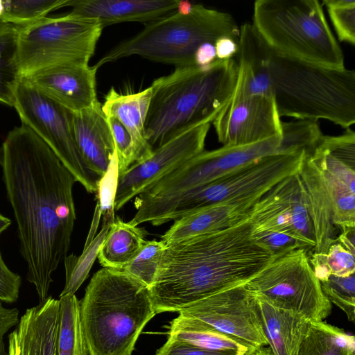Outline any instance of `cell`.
Masks as SVG:
<instances>
[{"label":"cell","instance_id":"6da1fadb","mask_svg":"<svg viewBox=\"0 0 355 355\" xmlns=\"http://www.w3.org/2000/svg\"><path fill=\"white\" fill-rule=\"evenodd\" d=\"M7 198L17 223L27 280L42 303L50 296L52 275L67 256L76 214V180L28 126L7 135L0 148Z\"/></svg>","mask_w":355,"mask_h":355},{"label":"cell","instance_id":"7a4b0ae2","mask_svg":"<svg viewBox=\"0 0 355 355\" xmlns=\"http://www.w3.org/2000/svg\"><path fill=\"white\" fill-rule=\"evenodd\" d=\"M252 237L249 218L224 230L166 244L149 290L156 313L179 312L245 284L272 259Z\"/></svg>","mask_w":355,"mask_h":355},{"label":"cell","instance_id":"3957f363","mask_svg":"<svg viewBox=\"0 0 355 355\" xmlns=\"http://www.w3.org/2000/svg\"><path fill=\"white\" fill-rule=\"evenodd\" d=\"M236 78L237 62L231 58L175 67L155 79L145 121L153 149L190 128L212 123L230 102Z\"/></svg>","mask_w":355,"mask_h":355},{"label":"cell","instance_id":"277c9868","mask_svg":"<svg viewBox=\"0 0 355 355\" xmlns=\"http://www.w3.org/2000/svg\"><path fill=\"white\" fill-rule=\"evenodd\" d=\"M149 290L122 270L94 274L79 301L80 328L89 355H132L156 315Z\"/></svg>","mask_w":355,"mask_h":355},{"label":"cell","instance_id":"5b68a950","mask_svg":"<svg viewBox=\"0 0 355 355\" xmlns=\"http://www.w3.org/2000/svg\"><path fill=\"white\" fill-rule=\"evenodd\" d=\"M268 66L280 117L325 119L345 129L354 124V70L309 62L270 48Z\"/></svg>","mask_w":355,"mask_h":355},{"label":"cell","instance_id":"8992f818","mask_svg":"<svg viewBox=\"0 0 355 355\" xmlns=\"http://www.w3.org/2000/svg\"><path fill=\"white\" fill-rule=\"evenodd\" d=\"M239 32L230 14L182 1L178 10L146 24L138 33L112 48L94 66L98 69L132 55L176 67L193 65L202 44H214L225 36L238 41Z\"/></svg>","mask_w":355,"mask_h":355},{"label":"cell","instance_id":"52a82bcc","mask_svg":"<svg viewBox=\"0 0 355 355\" xmlns=\"http://www.w3.org/2000/svg\"><path fill=\"white\" fill-rule=\"evenodd\" d=\"M311 133L300 120L282 122V135L257 143L203 150L157 182L135 200L137 209L150 213L184 193L261 157L304 151Z\"/></svg>","mask_w":355,"mask_h":355},{"label":"cell","instance_id":"ba28073f","mask_svg":"<svg viewBox=\"0 0 355 355\" xmlns=\"http://www.w3.org/2000/svg\"><path fill=\"white\" fill-rule=\"evenodd\" d=\"M253 26L273 51L309 62L345 67L343 51L318 0H258Z\"/></svg>","mask_w":355,"mask_h":355},{"label":"cell","instance_id":"9c48e42d","mask_svg":"<svg viewBox=\"0 0 355 355\" xmlns=\"http://www.w3.org/2000/svg\"><path fill=\"white\" fill-rule=\"evenodd\" d=\"M305 154L278 153L254 160L184 193L147 214L141 224L159 226L211 205L260 198L282 180L297 173Z\"/></svg>","mask_w":355,"mask_h":355},{"label":"cell","instance_id":"30bf717a","mask_svg":"<svg viewBox=\"0 0 355 355\" xmlns=\"http://www.w3.org/2000/svg\"><path fill=\"white\" fill-rule=\"evenodd\" d=\"M103 30L98 20L71 13L20 26L18 60L22 78L58 65L89 64Z\"/></svg>","mask_w":355,"mask_h":355},{"label":"cell","instance_id":"8fae6325","mask_svg":"<svg viewBox=\"0 0 355 355\" xmlns=\"http://www.w3.org/2000/svg\"><path fill=\"white\" fill-rule=\"evenodd\" d=\"M245 285L270 304L297 313L312 322L323 321L331 311L304 249L273 258Z\"/></svg>","mask_w":355,"mask_h":355},{"label":"cell","instance_id":"7c38bea8","mask_svg":"<svg viewBox=\"0 0 355 355\" xmlns=\"http://www.w3.org/2000/svg\"><path fill=\"white\" fill-rule=\"evenodd\" d=\"M13 107L21 123L40 137L85 189L97 193L101 178L84 162L72 130V112L21 79Z\"/></svg>","mask_w":355,"mask_h":355},{"label":"cell","instance_id":"4fadbf2b","mask_svg":"<svg viewBox=\"0 0 355 355\" xmlns=\"http://www.w3.org/2000/svg\"><path fill=\"white\" fill-rule=\"evenodd\" d=\"M178 313L203 322L252 351L268 346L257 297L245 284L208 296Z\"/></svg>","mask_w":355,"mask_h":355},{"label":"cell","instance_id":"5bb4252c","mask_svg":"<svg viewBox=\"0 0 355 355\" xmlns=\"http://www.w3.org/2000/svg\"><path fill=\"white\" fill-rule=\"evenodd\" d=\"M211 123L190 128L155 148L150 157L117 175L113 208L121 209L135 197L204 150Z\"/></svg>","mask_w":355,"mask_h":355},{"label":"cell","instance_id":"9a60e30c","mask_svg":"<svg viewBox=\"0 0 355 355\" xmlns=\"http://www.w3.org/2000/svg\"><path fill=\"white\" fill-rule=\"evenodd\" d=\"M212 123L223 146L248 145L282 135L274 98L266 96L230 102Z\"/></svg>","mask_w":355,"mask_h":355},{"label":"cell","instance_id":"2e32d148","mask_svg":"<svg viewBox=\"0 0 355 355\" xmlns=\"http://www.w3.org/2000/svg\"><path fill=\"white\" fill-rule=\"evenodd\" d=\"M98 69L89 64H68L43 69L22 78L71 112L94 105Z\"/></svg>","mask_w":355,"mask_h":355},{"label":"cell","instance_id":"e0dca14e","mask_svg":"<svg viewBox=\"0 0 355 355\" xmlns=\"http://www.w3.org/2000/svg\"><path fill=\"white\" fill-rule=\"evenodd\" d=\"M236 55L237 78L230 102L262 95L273 97L269 72V48L252 24L240 26Z\"/></svg>","mask_w":355,"mask_h":355},{"label":"cell","instance_id":"ac0fdd59","mask_svg":"<svg viewBox=\"0 0 355 355\" xmlns=\"http://www.w3.org/2000/svg\"><path fill=\"white\" fill-rule=\"evenodd\" d=\"M72 130L78 150L88 168L101 179L116 155L112 135L102 104L72 112Z\"/></svg>","mask_w":355,"mask_h":355},{"label":"cell","instance_id":"d6986e66","mask_svg":"<svg viewBox=\"0 0 355 355\" xmlns=\"http://www.w3.org/2000/svg\"><path fill=\"white\" fill-rule=\"evenodd\" d=\"M179 0H69L70 13L93 18L104 28L123 22L150 23L173 13Z\"/></svg>","mask_w":355,"mask_h":355},{"label":"cell","instance_id":"ffe728a7","mask_svg":"<svg viewBox=\"0 0 355 355\" xmlns=\"http://www.w3.org/2000/svg\"><path fill=\"white\" fill-rule=\"evenodd\" d=\"M311 158L319 168L340 234L355 231V169L315 146Z\"/></svg>","mask_w":355,"mask_h":355},{"label":"cell","instance_id":"44dd1931","mask_svg":"<svg viewBox=\"0 0 355 355\" xmlns=\"http://www.w3.org/2000/svg\"><path fill=\"white\" fill-rule=\"evenodd\" d=\"M59 318V300L51 296L27 309L12 331L19 355H57Z\"/></svg>","mask_w":355,"mask_h":355},{"label":"cell","instance_id":"7402d4cb","mask_svg":"<svg viewBox=\"0 0 355 355\" xmlns=\"http://www.w3.org/2000/svg\"><path fill=\"white\" fill-rule=\"evenodd\" d=\"M260 198L220 203L196 211L174 220L161 240L167 244L233 227L249 218L253 205Z\"/></svg>","mask_w":355,"mask_h":355},{"label":"cell","instance_id":"603a6c76","mask_svg":"<svg viewBox=\"0 0 355 355\" xmlns=\"http://www.w3.org/2000/svg\"><path fill=\"white\" fill-rule=\"evenodd\" d=\"M298 174L305 190L314 231L315 245L311 254H327L336 241L338 230L334 224L331 201L321 173L309 154L304 155Z\"/></svg>","mask_w":355,"mask_h":355},{"label":"cell","instance_id":"cb8c5ba5","mask_svg":"<svg viewBox=\"0 0 355 355\" xmlns=\"http://www.w3.org/2000/svg\"><path fill=\"white\" fill-rule=\"evenodd\" d=\"M150 98V87L137 93L128 94H119L112 88L102 104L106 116L119 120L130 135L136 150L137 162L148 158L153 151L145 132V121Z\"/></svg>","mask_w":355,"mask_h":355},{"label":"cell","instance_id":"d4e9b609","mask_svg":"<svg viewBox=\"0 0 355 355\" xmlns=\"http://www.w3.org/2000/svg\"><path fill=\"white\" fill-rule=\"evenodd\" d=\"M257 297L259 313L272 355H297L310 321Z\"/></svg>","mask_w":355,"mask_h":355},{"label":"cell","instance_id":"484cf974","mask_svg":"<svg viewBox=\"0 0 355 355\" xmlns=\"http://www.w3.org/2000/svg\"><path fill=\"white\" fill-rule=\"evenodd\" d=\"M146 232L114 218L98 254L103 268L122 270L138 254L146 242Z\"/></svg>","mask_w":355,"mask_h":355},{"label":"cell","instance_id":"4316f807","mask_svg":"<svg viewBox=\"0 0 355 355\" xmlns=\"http://www.w3.org/2000/svg\"><path fill=\"white\" fill-rule=\"evenodd\" d=\"M168 335V338L211 351L239 354L253 352L203 322L180 314L171 322Z\"/></svg>","mask_w":355,"mask_h":355},{"label":"cell","instance_id":"83f0119b","mask_svg":"<svg viewBox=\"0 0 355 355\" xmlns=\"http://www.w3.org/2000/svg\"><path fill=\"white\" fill-rule=\"evenodd\" d=\"M297 355H355V338L323 321L310 322Z\"/></svg>","mask_w":355,"mask_h":355},{"label":"cell","instance_id":"f1b7e54d","mask_svg":"<svg viewBox=\"0 0 355 355\" xmlns=\"http://www.w3.org/2000/svg\"><path fill=\"white\" fill-rule=\"evenodd\" d=\"M19 27L0 23V102L12 107L22 79L18 60Z\"/></svg>","mask_w":355,"mask_h":355},{"label":"cell","instance_id":"f546056e","mask_svg":"<svg viewBox=\"0 0 355 355\" xmlns=\"http://www.w3.org/2000/svg\"><path fill=\"white\" fill-rule=\"evenodd\" d=\"M103 224L99 233L90 241H86L80 256H67L64 259L65 284L60 297L75 295L87 279L94 262L98 257L101 246L107 234L110 224L114 220V214H104Z\"/></svg>","mask_w":355,"mask_h":355},{"label":"cell","instance_id":"4dcf8cb0","mask_svg":"<svg viewBox=\"0 0 355 355\" xmlns=\"http://www.w3.org/2000/svg\"><path fill=\"white\" fill-rule=\"evenodd\" d=\"M57 355H78L83 336L79 318V301L75 295L60 297Z\"/></svg>","mask_w":355,"mask_h":355},{"label":"cell","instance_id":"1f68e13d","mask_svg":"<svg viewBox=\"0 0 355 355\" xmlns=\"http://www.w3.org/2000/svg\"><path fill=\"white\" fill-rule=\"evenodd\" d=\"M69 0H3L1 23L23 26L40 19L53 10L67 6Z\"/></svg>","mask_w":355,"mask_h":355},{"label":"cell","instance_id":"d6a6232c","mask_svg":"<svg viewBox=\"0 0 355 355\" xmlns=\"http://www.w3.org/2000/svg\"><path fill=\"white\" fill-rule=\"evenodd\" d=\"M166 243L161 241H146L138 254L123 269L148 288L153 285Z\"/></svg>","mask_w":355,"mask_h":355},{"label":"cell","instance_id":"836d02e7","mask_svg":"<svg viewBox=\"0 0 355 355\" xmlns=\"http://www.w3.org/2000/svg\"><path fill=\"white\" fill-rule=\"evenodd\" d=\"M322 291L331 303L346 314L348 320L355 319V273L347 277L331 275L320 282Z\"/></svg>","mask_w":355,"mask_h":355},{"label":"cell","instance_id":"e575fe53","mask_svg":"<svg viewBox=\"0 0 355 355\" xmlns=\"http://www.w3.org/2000/svg\"><path fill=\"white\" fill-rule=\"evenodd\" d=\"M338 40L352 45L355 44V1L324 0Z\"/></svg>","mask_w":355,"mask_h":355},{"label":"cell","instance_id":"d590c367","mask_svg":"<svg viewBox=\"0 0 355 355\" xmlns=\"http://www.w3.org/2000/svg\"><path fill=\"white\" fill-rule=\"evenodd\" d=\"M316 146L355 169V132L350 128L340 135H322Z\"/></svg>","mask_w":355,"mask_h":355},{"label":"cell","instance_id":"8d00e7d4","mask_svg":"<svg viewBox=\"0 0 355 355\" xmlns=\"http://www.w3.org/2000/svg\"><path fill=\"white\" fill-rule=\"evenodd\" d=\"M312 254L324 264L329 275L347 277L355 273V252L337 240L329 246L327 254Z\"/></svg>","mask_w":355,"mask_h":355},{"label":"cell","instance_id":"74e56055","mask_svg":"<svg viewBox=\"0 0 355 355\" xmlns=\"http://www.w3.org/2000/svg\"><path fill=\"white\" fill-rule=\"evenodd\" d=\"M106 117L114 139L119 174L137 162L136 150L130 135L121 123L114 117Z\"/></svg>","mask_w":355,"mask_h":355},{"label":"cell","instance_id":"f35d334b","mask_svg":"<svg viewBox=\"0 0 355 355\" xmlns=\"http://www.w3.org/2000/svg\"><path fill=\"white\" fill-rule=\"evenodd\" d=\"M252 237L264 246L274 258L298 249L307 250L301 242L282 232L252 230Z\"/></svg>","mask_w":355,"mask_h":355},{"label":"cell","instance_id":"ab89813d","mask_svg":"<svg viewBox=\"0 0 355 355\" xmlns=\"http://www.w3.org/2000/svg\"><path fill=\"white\" fill-rule=\"evenodd\" d=\"M21 286V277L8 268L0 252V302H17Z\"/></svg>","mask_w":355,"mask_h":355},{"label":"cell","instance_id":"60d3db41","mask_svg":"<svg viewBox=\"0 0 355 355\" xmlns=\"http://www.w3.org/2000/svg\"><path fill=\"white\" fill-rule=\"evenodd\" d=\"M247 354V353H246ZM229 352L211 351L194 347L170 338L155 355H245Z\"/></svg>","mask_w":355,"mask_h":355},{"label":"cell","instance_id":"b9f144b4","mask_svg":"<svg viewBox=\"0 0 355 355\" xmlns=\"http://www.w3.org/2000/svg\"><path fill=\"white\" fill-rule=\"evenodd\" d=\"M217 60H229L236 56L239 45L238 41L230 37H221L214 44Z\"/></svg>","mask_w":355,"mask_h":355},{"label":"cell","instance_id":"7bdbcfd3","mask_svg":"<svg viewBox=\"0 0 355 355\" xmlns=\"http://www.w3.org/2000/svg\"><path fill=\"white\" fill-rule=\"evenodd\" d=\"M19 313L17 308H5L0 302V340L12 327L18 324Z\"/></svg>","mask_w":355,"mask_h":355},{"label":"cell","instance_id":"ee69618b","mask_svg":"<svg viewBox=\"0 0 355 355\" xmlns=\"http://www.w3.org/2000/svg\"><path fill=\"white\" fill-rule=\"evenodd\" d=\"M216 60H217L216 50L214 44L211 43L202 44L195 53V64L198 66L209 65Z\"/></svg>","mask_w":355,"mask_h":355},{"label":"cell","instance_id":"f6af8a7d","mask_svg":"<svg viewBox=\"0 0 355 355\" xmlns=\"http://www.w3.org/2000/svg\"><path fill=\"white\" fill-rule=\"evenodd\" d=\"M8 347L7 355H19V347L16 338L12 331L8 335Z\"/></svg>","mask_w":355,"mask_h":355},{"label":"cell","instance_id":"bcb514c9","mask_svg":"<svg viewBox=\"0 0 355 355\" xmlns=\"http://www.w3.org/2000/svg\"><path fill=\"white\" fill-rule=\"evenodd\" d=\"M11 220L0 213V234L10 225Z\"/></svg>","mask_w":355,"mask_h":355},{"label":"cell","instance_id":"7dc6e473","mask_svg":"<svg viewBox=\"0 0 355 355\" xmlns=\"http://www.w3.org/2000/svg\"><path fill=\"white\" fill-rule=\"evenodd\" d=\"M250 355H272V353L270 348L266 346L254 350Z\"/></svg>","mask_w":355,"mask_h":355},{"label":"cell","instance_id":"c3c4849f","mask_svg":"<svg viewBox=\"0 0 355 355\" xmlns=\"http://www.w3.org/2000/svg\"><path fill=\"white\" fill-rule=\"evenodd\" d=\"M7 352L5 349V343L3 340H0V355H7Z\"/></svg>","mask_w":355,"mask_h":355}]
</instances>
